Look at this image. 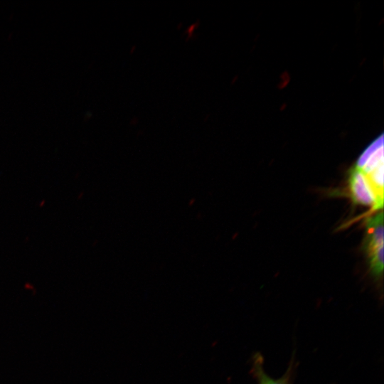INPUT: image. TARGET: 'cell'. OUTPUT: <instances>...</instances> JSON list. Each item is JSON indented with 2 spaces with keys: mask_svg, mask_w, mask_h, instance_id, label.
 I'll return each mask as SVG.
<instances>
[{
  "mask_svg": "<svg viewBox=\"0 0 384 384\" xmlns=\"http://www.w3.org/2000/svg\"><path fill=\"white\" fill-rule=\"evenodd\" d=\"M383 211L367 221L365 250L373 274L382 275L383 272Z\"/></svg>",
  "mask_w": 384,
  "mask_h": 384,
  "instance_id": "cell-1",
  "label": "cell"
},
{
  "mask_svg": "<svg viewBox=\"0 0 384 384\" xmlns=\"http://www.w3.org/2000/svg\"><path fill=\"white\" fill-rule=\"evenodd\" d=\"M262 358L257 354L254 358L252 371L258 384H288V380L286 376L274 379L270 377L264 370L262 366Z\"/></svg>",
  "mask_w": 384,
  "mask_h": 384,
  "instance_id": "cell-3",
  "label": "cell"
},
{
  "mask_svg": "<svg viewBox=\"0 0 384 384\" xmlns=\"http://www.w3.org/2000/svg\"><path fill=\"white\" fill-rule=\"evenodd\" d=\"M348 183L351 196L355 203L371 207L373 210L379 209L366 176L355 166L350 171Z\"/></svg>",
  "mask_w": 384,
  "mask_h": 384,
  "instance_id": "cell-2",
  "label": "cell"
}]
</instances>
